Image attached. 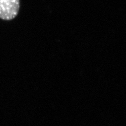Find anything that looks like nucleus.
Segmentation results:
<instances>
[{"label": "nucleus", "mask_w": 126, "mask_h": 126, "mask_svg": "<svg viewBox=\"0 0 126 126\" xmlns=\"http://www.w3.org/2000/svg\"><path fill=\"white\" fill-rule=\"evenodd\" d=\"M19 0H0V18L9 20L18 15L20 8Z\"/></svg>", "instance_id": "obj_1"}]
</instances>
